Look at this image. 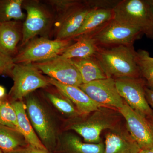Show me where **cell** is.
Instances as JSON below:
<instances>
[{
  "mask_svg": "<svg viewBox=\"0 0 153 153\" xmlns=\"http://www.w3.org/2000/svg\"><path fill=\"white\" fill-rule=\"evenodd\" d=\"M94 57L107 77L115 79L140 77L133 45L99 47Z\"/></svg>",
  "mask_w": 153,
  "mask_h": 153,
  "instance_id": "obj_1",
  "label": "cell"
},
{
  "mask_svg": "<svg viewBox=\"0 0 153 153\" xmlns=\"http://www.w3.org/2000/svg\"><path fill=\"white\" fill-rule=\"evenodd\" d=\"M25 98L26 112L34 131L47 150L54 152L61 133L57 118L47 105L33 92Z\"/></svg>",
  "mask_w": 153,
  "mask_h": 153,
  "instance_id": "obj_2",
  "label": "cell"
},
{
  "mask_svg": "<svg viewBox=\"0 0 153 153\" xmlns=\"http://www.w3.org/2000/svg\"><path fill=\"white\" fill-rule=\"evenodd\" d=\"M117 118L108 108L101 107L87 116L70 120L65 129L75 131L85 143H98L101 142L100 135L103 131L117 126Z\"/></svg>",
  "mask_w": 153,
  "mask_h": 153,
  "instance_id": "obj_3",
  "label": "cell"
},
{
  "mask_svg": "<svg viewBox=\"0 0 153 153\" xmlns=\"http://www.w3.org/2000/svg\"><path fill=\"white\" fill-rule=\"evenodd\" d=\"M113 12L115 21L138 29L152 38L153 16L151 6L146 0L119 1Z\"/></svg>",
  "mask_w": 153,
  "mask_h": 153,
  "instance_id": "obj_4",
  "label": "cell"
},
{
  "mask_svg": "<svg viewBox=\"0 0 153 153\" xmlns=\"http://www.w3.org/2000/svg\"><path fill=\"white\" fill-rule=\"evenodd\" d=\"M75 40H51L45 37L35 38L29 41L13 58L14 64L35 63L60 56Z\"/></svg>",
  "mask_w": 153,
  "mask_h": 153,
  "instance_id": "obj_5",
  "label": "cell"
},
{
  "mask_svg": "<svg viewBox=\"0 0 153 153\" xmlns=\"http://www.w3.org/2000/svg\"><path fill=\"white\" fill-rule=\"evenodd\" d=\"M13 85L8 95L10 102L23 100V99L39 88L49 85L45 77L33 63L15 64L11 76Z\"/></svg>",
  "mask_w": 153,
  "mask_h": 153,
  "instance_id": "obj_6",
  "label": "cell"
},
{
  "mask_svg": "<svg viewBox=\"0 0 153 153\" xmlns=\"http://www.w3.org/2000/svg\"><path fill=\"white\" fill-rule=\"evenodd\" d=\"M22 8L27 15L22 26L21 48L37 36L49 32L55 20L53 13L39 1H24Z\"/></svg>",
  "mask_w": 153,
  "mask_h": 153,
  "instance_id": "obj_7",
  "label": "cell"
},
{
  "mask_svg": "<svg viewBox=\"0 0 153 153\" xmlns=\"http://www.w3.org/2000/svg\"><path fill=\"white\" fill-rule=\"evenodd\" d=\"M89 34L98 47H108L133 45L143 34L138 29L113 19L97 31Z\"/></svg>",
  "mask_w": 153,
  "mask_h": 153,
  "instance_id": "obj_8",
  "label": "cell"
},
{
  "mask_svg": "<svg viewBox=\"0 0 153 153\" xmlns=\"http://www.w3.org/2000/svg\"><path fill=\"white\" fill-rule=\"evenodd\" d=\"M121 97L131 108L147 119L153 117V111L146 98L144 82L140 78L115 79Z\"/></svg>",
  "mask_w": 153,
  "mask_h": 153,
  "instance_id": "obj_9",
  "label": "cell"
},
{
  "mask_svg": "<svg viewBox=\"0 0 153 153\" xmlns=\"http://www.w3.org/2000/svg\"><path fill=\"white\" fill-rule=\"evenodd\" d=\"M33 63L42 73L60 83L77 87L82 84L80 73L71 59L59 56Z\"/></svg>",
  "mask_w": 153,
  "mask_h": 153,
  "instance_id": "obj_10",
  "label": "cell"
},
{
  "mask_svg": "<svg viewBox=\"0 0 153 153\" xmlns=\"http://www.w3.org/2000/svg\"><path fill=\"white\" fill-rule=\"evenodd\" d=\"M94 7L89 1H78L55 20L56 26L55 39H71L82 26L88 14Z\"/></svg>",
  "mask_w": 153,
  "mask_h": 153,
  "instance_id": "obj_11",
  "label": "cell"
},
{
  "mask_svg": "<svg viewBox=\"0 0 153 153\" xmlns=\"http://www.w3.org/2000/svg\"><path fill=\"white\" fill-rule=\"evenodd\" d=\"M79 87L93 101L105 107L114 108L119 110L124 103L113 78L107 77L82 83Z\"/></svg>",
  "mask_w": 153,
  "mask_h": 153,
  "instance_id": "obj_12",
  "label": "cell"
},
{
  "mask_svg": "<svg viewBox=\"0 0 153 153\" xmlns=\"http://www.w3.org/2000/svg\"><path fill=\"white\" fill-rule=\"evenodd\" d=\"M119 111L125 120L129 133L141 150L153 149V132L147 119L125 102Z\"/></svg>",
  "mask_w": 153,
  "mask_h": 153,
  "instance_id": "obj_13",
  "label": "cell"
},
{
  "mask_svg": "<svg viewBox=\"0 0 153 153\" xmlns=\"http://www.w3.org/2000/svg\"><path fill=\"white\" fill-rule=\"evenodd\" d=\"M47 78L50 85L73 103L82 117L87 116L100 108L104 107L93 101L79 87L66 85L50 77Z\"/></svg>",
  "mask_w": 153,
  "mask_h": 153,
  "instance_id": "obj_14",
  "label": "cell"
},
{
  "mask_svg": "<svg viewBox=\"0 0 153 153\" xmlns=\"http://www.w3.org/2000/svg\"><path fill=\"white\" fill-rule=\"evenodd\" d=\"M103 143H89L83 142L77 135L65 131L61 132L59 137L55 153H103Z\"/></svg>",
  "mask_w": 153,
  "mask_h": 153,
  "instance_id": "obj_15",
  "label": "cell"
},
{
  "mask_svg": "<svg viewBox=\"0 0 153 153\" xmlns=\"http://www.w3.org/2000/svg\"><path fill=\"white\" fill-rule=\"evenodd\" d=\"M23 23L12 21L0 26V54L13 58L19 52V44L22 39Z\"/></svg>",
  "mask_w": 153,
  "mask_h": 153,
  "instance_id": "obj_16",
  "label": "cell"
},
{
  "mask_svg": "<svg viewBox=\"0 0 153 153\" xmlns=\"http://www.w3.org/2000/svg\"><path fill=\"white\" fill-rule=\"evenodd\" d=\"M103 153H139L141 149L128 131L117 126L105 136Z\"/></svg>",
  "mask_w": 153,
  "mask_h": 153,
  "instance_id": "obj_17",
  "label": "cell"
},
{
  "mask_svg": "<svg viewBox=\"0 0 153 153\" xmlns=\"http://www.w3.org/2000/svg\"><path fill=\"white\" fill-rule=\"evenodd\" d=\"M113 19V8L94 7L88 14L82 26L71 39L94 33Z\"/></svg>",
  "mask_w": 153,
  "mask_h": 153,
  "instance_id": "obj_18",
  "label": "cell"
},
{
  "mask_svg": "<svg viewBox=\"0 0 153 153\" xmlns=\"http://www.w3.org/2000/svg\"><path fill=\"white\" fill-rule=\"evenodd\" d=\"M16 113L18 129L25 137L29 146L41 149L47 150L34 131L27 115L23 100L11 102Z\"/></svg>",
  "mask_w": 153,
  "mask_h": 153,
  "instance_id": "obj_19",
  "label": "cell"
},
{
  "mask_svg": "<svg viewBox=\"0 0 153 153\" xmlns=\"http://www.w3.org/2000/svg\"><path fill=\"white\" fill-rule=\"evenodd\" d=\"M73 40H75L74 43L59 56L66 59H72L95 56L99 47L90 34L79 36Z\"/></svg>",
  "mask_w": 153,
  "mask_h": 153,
  "instance_id": "obj_20",
  "label": "cell"
},
{
  "mask_svg": "<svg viewBox=\"0 0 153 153\" xmlns=\"http://www.w3.org/2000/svg\"><path fill=\"white\" fill-rule=\"evenodd\" d=\"M71 60L80 73L82 83L107 78L95 57Z\"/></svg>",
  "mask_w": 153,
  "mask_h": 153,
  "instance_id": "obj_21",
  "label": "cell"
},
{
  "mask_svg": "<svg viewBox=\"0 0 153 153\" xmlns=\"http://www.w3.org/2000/svg\"><path fill=\"white\" fill-rule=\"evenodd\" d=\"M29 146L25 137L18 130L0 125V149L11 152Z\"/></svg>",
  "mask_w": 153,
  "mask_h": 153,
  "instance_id": "obj_22",
  "label": "cell"
},
{
  "mask_svg": "<svg viewBox=\"0 0 153 153\" xmlns=\"http://www.w3.org/2000/svg\"><path fill=\"white\" fill-rule=\"evenodd\" d=\"M45 95L55 109L70 120L82 117L73 103L59 91H46Z\"/></svg>",
  "mask_w": 153,
  "mask_h": 153,
  "instance_id": "obj_23",
  "label": "cell"
},
{
  "mask_svg": "<svg viewBox=\"0 0 153 153\" xmlns=\"http://www.w3.org/2000/svg\"><path fill=\"white\" fill-rule=\"evenodd\" d=\"M23 0H0V23L25 21L26 15L22 11Z\"/></svg>",
  "mask_w": 153,
  "mask_h": 153,
  "instance_id": "obj_24",
  "label": "cell"
},
{
  "mask_svg": "<svg viewBox=\"0 0 153 153\" xmlns=\"http://www.w3.org/2000/svg\"><path fill=\"white\" fill-rule=\"evenodd\" d=\"M136 53L137 63L140 76L144 78L153 90V57L144 49H139Z\"/></svg>",
  "mask_w": 153,
  "mask_h": 153,
  "instance_id": "obj_25",
  "label": "cell"
},
{
  "mask_svg": "<svg viewBox=\"0 0 153 153\" xmlns=\"http://www.w3.org/2000/svg\"><path fill=\"white\" fill-rule=\"evenodd\" d=\"M0 125L19 130L16 113L8 100H0Z\"/></svg>",
  "mask_w": 153,
  "mask_h": 153,
  "instance_id": "obj_26",
  "label": "cell"
},
{
  "mask_svg": "<svg viewBox=\"0 0 153 153\" xmlns=\"http://www.w3.org/2000/svg\"><path fill=\"white\" fill-rule=\"evenodd\" d=\"M46 3L52 7L54 13L56 14L55 19H58L66 12L69 8L76 4L77 0H50Z\"/></svg>",
  "mask_w": 153,
  "mask_h": 153,
  "instance_id": "obj_27",
  "label": "cell"
},
{
  "mask_svg": "<svg viewBox=\"0 0 153 153\" xmlns=\"http://www.w3.org/2000/svg\"><path fill=\"white\" fill-rule=\"evenodd\" d=\"M14 64L13 58L0 54V73L11 76V71Z\"/></svg>",
  "mask_w": 153,
  "mask_h": 153,
  "instance_id": "obj_28",
  "label": "cell"
},
{
  "mask_svg": "<svg viewBox=\"0 0 153 153\" xmlns=\"http://www.w3.org/2000/svg\"><path fill=\"white\" fill-rule=\"evenodd\" d=\"M145 92L148 103L153 111V90L145 86Z\"/></svg>",
  "mask_w": 153,
  "mask_h": 153,
  "instance_id": "obj_29",
  "label": "cell"
},
{
  "mask_svg": "<svg viewBox=\"0 0 153 153\" xmlns=\"http://www.w3.org/2000/svg\"><path fill=\"white\" fill-rule=\"evenodd\" d=\"M27 149L28 153H51L47 150L37 149L29 145L27 147Z\"/></svg>",
  "mask_w": 153,
  "mask_h": 153,
  "instance_id": "obj_30",
  "label": "cell"
},
{
  "mask_svg": "<svg viewBox=\"0 0 153 153\" xmlns=\"http://www.w3.org/2000/svg\"><path fill=\"white\" fill-rule=\"evenodd\" d=\"M27 147L20 148V149H17L11 151V152H3V153H28L27 149Z\"/></svg>",
  "mask_w": 153,
  "mask_h": 153,
  "instance_id": "obj_31",
  "label": "cell"
},
{
  "mask_svg": "<svg viewBox=\"0 0 153 153\" xmlns=\"http://www.w3.org/2000/svg\"><path fill=\"white\" fill-rule=\"evenodd\" d=\"M6 96L5 88L2 85H0V100L3 99Z\"/></svg>",
  "mask_w": 153,
  "mask_h": 153,
  "instance_id": "obj_32",
  "label": "cell"
},
{
  "mask_svg": "<svg viewBox=\"0 0 153 153\" xmlns=\"http://www.w3.org/2000/svg\"><path fill=\"white\" fill-rule=\"evenodd\" d=\"M147 120L153 132V117H152L149 118L147 119Z\"/></svg>",
  "mask_w": 153,
  "mask_h": 153,
  "instance_id": "obj_33",
  "label": "cell"
},
{
  "mask_svg": "<svg viewBox=\"0 0 153 153\" xmlns=\"http://www.w3.org/2000/svg\"><path fill=\"white\" fill-rule=\"evenodd\" d=\"M139 153H153V149L141 150Z\"/></svg>",
  "mask_w": 153,
  "mask_h": 153,
  "instance_id": "obj_34",
  "label": "cell"
},
{
  "mask_svg": "<svg viewBox=\"0 0 153 153\" xmlns=\"http://www.w3.org/2000/svg\"><path fill=\"white\" fill-rule=\"evenodd\" d=\"M146 1L150 5L153 7V0H146Z\"/></svg>",
  "mask_w": 153,
  "mask_h": 153,
  "instance_id": "obj_35",
  "label": "cell"
},
{
  "mask_svg": "<svg viewBox=\"0 0 153 153\" xmlns=\"http://www.w3.org/2000/svg\"><path fill=\"white\" fill-rule=\"evenodd\" d=\"M151 8H152V13L153 16V7H152V6H151ZM152 39H153V35H152Z\"/></svg>",
  "mask_w": 153,
  "mask_h": 153,
  "instance_id": "obj_36",
  "label": "cell"
},
{
  "mask_svg": "<svg viewBox=\"0 0 153 153\" xmlns=\"http://www.w3.org/2000/svg\"><path fill=\"white\" fill-rule=\"evenodd\" d=\"M0 153H3L2 151L1 150V149H0Z\"/></svg>",
  "mask_w": 153,
  "mask_h": 153,
  "instance_id": "obj_37",
  "label": "cell"
},
{
  "mask_svg": "<svg viewBox=\"0 0 153 153\" xmlns=\"http://www.w3.org/2000/svg\"><path fill=\"white\" fill-rule=\"evenodd\" d=\"M1 23H0V26H1Z\"/></svg>",
  "mask_w": 153,
  "mask_h": 153,
  "instance_id": "obj_38",
  "label": "cell"
},
{
  "mask_svg": "<svg viewBox=\"0 0 153 153\" xmlns=\"http://www.w3.org/2000/svg\"></svg>",
  "mask_w": 153,
  "mask_h": 153,
  "instance_id": "obj_39",
  "label": "cell"
},
{
  "mask_svg": "<svg viewBox=\"0 0 153 153\" xmlns=\"http://www.w3.org/2000/svg\"><path fill=\"white\" fill-rule=\"evenodd\" d=\"M0 74H1V73H0Z\"/></svg>",
  "mask_w": 153,
  "mask_h": 153,
  "instance_id": "obj_40",
  "label": "cell"
}]
</instances>
